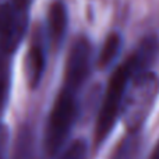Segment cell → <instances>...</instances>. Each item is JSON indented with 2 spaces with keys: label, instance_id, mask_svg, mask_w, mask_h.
I'll return each instance as SVG.
<instances>
[{
  "label": "cell",
  "instance_id": "8",
  "mask_svg": "<svg viewBox=\"0 0 159 159\" xmlns=\"http://www.w3.org/2000/svg\"><path fill=\"white\" fill-rule=\"evenodd\" d=\"M130 56L135 66L137 74L149 71V67L154 66L159 57V38L157 35L145 36Z\"/></svg>",
  "mask_w": 159,
  "mask_h": 159
},
{
  "label": "cell",
  "instance_id": "11",
  "mask_svg": "<svg viewBox=\"0 0 159 159\" xmlns=\"http://www.w3.org/2000/svg\"><path fill=\"white\" fill-rule=\"evenodd\" d=\"M57 155V159H88V144L82 138H77L64 147Z\"/></svg>",
  "mask_w": 159,
  "mask_h": 159
},
{
  "label": "cell",
  "instance_id": "14",
  "mask_svg": "<svg viewBox=\"0 0 159 159\" xmlns=\"http://www.w3.org/2000/svg\"><path fill=\"white\" fill-rule=\"evenodd\" d=\"M32 2L34 0H10V3L14 7L20 8V10H24V11H30Z\"/></svg>",
  "mask_w": 159,
  "mask_h": 159
},
{
  "label": "cell",
  "instance_id": "5",
  "mask_svg": "<svg viewBox=\"0 0 159 159\" xmlns=\"http://www.w3.org/2000/svg\"><path fill=\"white\" fill-rule=\"evenodd\" d=\"M92 67V48L91 42L85 36L74 39L69 50L64 66L63 87L80 92L91 74Z\"/></svg>",
  "mask_w": 159,
  "mask_h": 159
},
{
  "label": "cell",
  "instance_id": "3",
  "mask_svg": "<svg viewBox=\"0 0 159 159\" xmlns=\"http://www.w3.org/2000/svg\"><path fill=\"white\" fill-rule=\"evenodd\" d=\"M77 117L78 92L61 85L45 127L43 148L46 155L56 157L64 148Z\"/></svg>",
  "mask_w": 159,
  "mask_h": 159
},
{
  "label": "cell",
  "instance_id": "12",
  "mask_svg": "<svg viewBox=\"0 0 159 159\" xmlns=\"http://www.w3.org/2000/svg\"><path fill=\"white\" fill-rule=\"evenodd\" d=\"M10 87H11L10 70H8V67H6V69H3L0 71V119H2L6 107H7L8 96H10Z\"/></svg>",
  "mask_w": 159,
  "mask_h": 159
},
{
  "label": "cell",
  "instance_id": "9",
  "mask_svg": "<svg viewBox=\"0 0 159 159\" xmlns=\"http://www.w3.org/2000/svg\"><path fill=\"white\" fill-rule=\"evenodd\" d=\"M143 130L127 131L115 145L109 159H140L143 149Z\"/></svg>",
  "mask_w": 159,
  "mask_h": 159
},
{
  "label": "cell",
  "instance_id": "1",
  "mask_svg": "<svg viewBox=\"0 0 159 159\" xmlns=\"http://www.w3.org/2000/svg\"><path fill=\"white\" fill-rule=\"evenodd\" d=\"M134 75H137V70L131 56H129L123 63L119 64L110 75L96 116L95 133H93L96 145L103 143L109 137L116 121L120 119L124 95Z\"/></svg>",
  "mask_w": 159,
  "mask_h": 159
},
{
  "label": "cell",
  "instance_id": "15",
  "mask_svg": "<svg viewBox=\"0 0 159 159\" xmlns=\"http://www.w3.org/2000/svg\"><path fill=\"white\" fill-rule=\"evenodd\" d=\"M148 159H159V140L154 145V148H152V151H151V154H149Z\"/></svg>",
  "mask_w": 159,
  "mask_h": 159
},
{
  "label": "cell",
  "instance_id": "2",
  "mask_svg": "<svg viewBox=\"0 0 159 159\" xmlns=\"http://www.w3.org/2000/svg\"><path fill=\"white\" fill-rule=\"evenodd\" d=\"M159 95V77L154 71L134 75L127 87L120 119L127 131H140L151 115Z\"/></svg>",
  "mask_w": 159,
  "mask_h": 159
},
{
  "label": "cell",
  "instance_id": "7",
  "mask_svg": "<svg viewBox=\"0 0 159 159\" xmlns=\"http://www.w3.org/2000/svg\"><path fill=\"white\" fill-rule=\"evenodd\" d=\"M69 27L67 8L63 2L56 0L49 6L46 17V38L53 49H59L63 43Z\"/></svg>",
  "mask_w": 159,
  "mask_h": 159
},
{
  "label": "cell",
  "instance_id": "4",
  "mask_svg": "<svg viewBox=\"0 0 159 159\" xmlns=\"http://www.w3.org/2000/svg\"><path fill=\"white\" fill-rule=\"evenodd\" d=\"M30 11L14 7L10 2L0 3V53L10 57L22 42L28 30Z\"/></svg>",
  "mask_w": 159,
  "mask_h": 159
},
{
  "label": "cell",
  "instance_id": "10",
  "mask_svg": "<svg viewBox=\"0 0 159 159\" xmlns=\"http://www.w3.org/2000/svg\"><path fill=\"white\" fill-rule=\"evenodd\" d=\"M121 46H123V39L117 32H112L106 36L103 45H102L101 50H99L98 59H96V64L99 69H107L113 64V61L117 59V56L121 52Z\"/></svg>",
  "mask_w": 159,
  "mask_h": 159
},
{
  "label": "cell",
  "instance_id": "13",
  "mask_svg": "<svg viewBox=\"0 0 159 159\" xmlns=\"http://www.w3.org/2000/svg\"><path fill=\"white\" fill-rule=\"evenodd\" d=\"M6 144H7V131L4 126L0 124V159H6Z\"/></svg>",
  "mask_w": 159,
  "mask_h": 159
},
{
  "label": "cell",
  "instance_id": "6",
  "mask_svg": "<svg viewBox=\"0 0 159 159\" xmlns=\"http://www.w3.org/2000/svg\"><path fill=\"white\" fill-rule=\"evenodd\" d=\"M45 70H46V42L41 31H36L25 56V75L30 88L35 89L39 87Z\"/></svg>",
  "mask_w": 159,
  "mask_h": 159
}]
</instances>
